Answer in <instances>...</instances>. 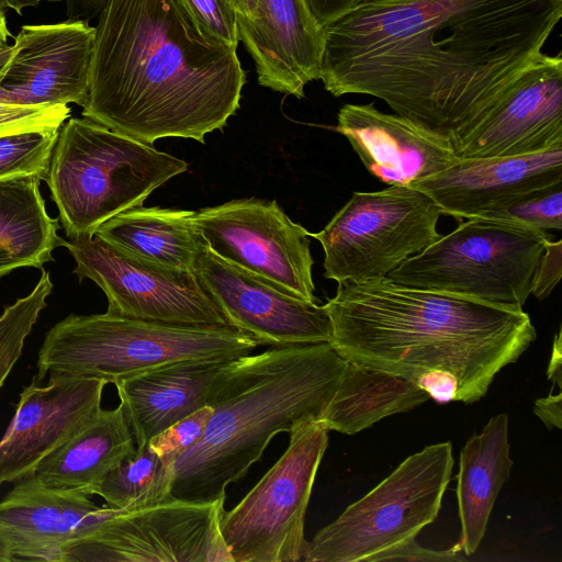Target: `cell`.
<instances>
[{"mask_svg":"<svg viewBox=\"0 0 562 562\" xmlns=\"http://www.w3.org/2000/svg\"><path fill=\"white\" fill-rule=\"evenodd\" d=\"M562 0L363 1L324 27L319 79L369 94L451 142L541 54Z\"/></svg>","mask_w":562,"mask_h":562,"instance_id":"6da1fadb","label":"cell"},{"mask_svg":"<svg viewBox=\"0 0 562 562\" xmlns=\"http://www.w3.org/2000/svg\"><path fill=\"white\" fill-rule=\"evenodd\" d=\"M236 49L181 0H106L81 115L147 145L166 137L203 144L239 109L246 72Z\"/></svg>","mask_w":562,"mask_h":562,"instance_id":"7a4b0ae2","label":"cell"},{"mask_svg":"<svg viewBox=\"0 0 562 562\" xmlns=\"http://www.w3.org/2000/svg\"><path fill=\"white\" fill-rule=\"evenodd\" d=\"M324 307L346 360L415 382L449 374L459 401L483 397L495 375L537 338L522 307L402 285L389 278L338 283Z\"/></svg>","mask_w":562,"mask_h":562,"instance_id":"3957f363","label":"cell"},{"mask_svg":"<svg viewBox=\"0 0 562 562\" xmlns=\"http://www.w3.org/2000/svg\"><path fill=\"white\" fill-rule=\"evenodd\" d=\"M347 364L330 342L270 347L224 362L207 391L212 415L203 438L172 463L171 496L226 497L276 435L319 418Z\"/></svg>","mask_w":562,"mask_h":562,"instance_id":"277c9868","label":"cell"},{"mask_svg":"<svg viewBox=\"0 0 562 562\" xmlns=\"http://www.w3.org/2000/svg\"><path fill=\"white\" fill-rule=\"evenodd\" d=\"M259 342L229 325H178L104 314H70L46 333L34 380L49 374L116 383L181 361H229Z\"/></svg>","mask_w":562,"mask_h":562,"instance_id":"5b68a950","label":"cell"},{"mask_svg":"<svg viewBox=\"0 0 562 562\" xmlns=\"http://www.w3.org/2000/svg\"><path fill=\"white\" fill-rule=\"evenodd\" d=\"M189 165L87 117L60 127L46 176L67 237L94 235Z\"/></svg>","mask_w":562,"mask_h":562,"instance_id":"8992f818","label":"cell"},{"mask_svg":"<svg viewBox=\"0 0 562 562\" xmlns=\"http://www.w3.org/2000/svg\"><path fill=\"white\" fill-rule=\"evenodd\" d=\"M547 232L469 218L386 278L417 289L522 307Z\"/></svg>","mask_w":562,"mask_h":562,"instance_id":"52a82bcc","label":"cell"},{"mask_svg":"<svg viewBox=\"0 0 562 562\" xmlns=\"http://www.w3.org/2000/svg\"><path fill=\"white\" fill-rule=\"evenodd\" d=\"M450 441L407 457L363 497L307 541L305 562H372L415 539L438 516L453 468Z\"/></svg>","mask_w":562,"mask_h":562,"instance_id":"ba28073f","label":"cell"},{"mask_svg":"<svg viewBox=\"0 0 562 562\" xmlns=\"http://www.w3.org/2000/svg\"><path fill=\"white\" fill-rule=\"evenodd\" d=\"M439 206L409 186L353 192L318 233L324 276L337 283L387 277L402 262L441 237Z\"/></svg>","mask_w":562,"mask_h":562,"instance_id":"9c48e42d","label":"cell"},{"mask_svg":"<svg viewBox=\"0 0 562 562\" xmlns=\"http://www.w3.org/2000/svg\"><path fill=\"white\" fill-rule=\"evenodd\" d=\"M289 446L232 509L220 530L233 562H297L307 540L305 514L328 430L314 419L289 431Z\"/></svg>","mask_w":562,"mask_h":562,"instance_id":"30bf717a","label":"cell"},{"mask_svg":"<svg viewBox=\"0 0 562 562\" xmlns=\"http://www.w3.org/2000/svg\"><path fill=\"white\" fill-rule=\"evenodd\" d=\"M74 273L92 280L108 299L106 313L178 325H228L194 272L120 250L95 235L67 240Z\"/></svg>","mask_w":562,"mask_h":562,"instance_id":"8fae6325","label":"cell"},{"mask_svg":"<svg viewBox=\"0 0 562 562\" xmlns=\"http://www.w3.org/2000/svg\"><path fill=\"white\" fill-rule=\"evenodd\" d=\"M225 498L171 497L123 512L68 551L64 562H233L220 530Z\"/></svg>","mask_w":562,"mask_h":562,"instance_id":"7c38bea8","label":"cell"},{"mask_svg":"<svg viewBox=\"0 0 562 562\" xmlns=\"http://www.w3.org/2000/svg\"><path fill=\"white\" fill-rule=\"evenodd\" d=\"M192 220L210 249L288 292L316 303L310 232L276 201L233 200L193 211Z\"/></svg>","mask_w":562,"mask_h":562,"instance_id":"4fadbf2b","label":"cell"},{"mask_svg":"<svg viewBox=\"0 0 562 562\" xmlns=\"http://www.w3.org/2000/svg\"><path fill=\"white\" fill-rule=\"evenodd\" d=\"M193 272L227 324L260 346L330 342L333 328L324 305L307 302L222 259L204 238Z\"/></svg>","mask_w":562,"mask_h":562,"instance_id":"5bb4252c","label":"cell"},{"mask_svg":"<svg viewBox=\"0 0 562 562\" xmlns=\"http://www.w3.org/2000/svg\"><path fill=\"white\" fill-rule=\"evenodd\" d=\"M458 159L531 155L562 145V58L541 53L467 135Z\"/></svg>","mask_w":562,"mask_h":562,"instance_id":"9a60e30c","label":"cell"},{"mask_svg":"<svg viewBox=\"0 0 562 562\" xmlns=\"http://www.w3.org/2000/svg\"><path fill=\"white\" fill-rule=\"evenodd\" d=\"M94 37L95 26L85 20L24 24L0 70V103L82 108Z\"/></svg>","mask_w":562,"mask_h":562,"instance_id":"2e32d148","label":"cell"},{"mask_svg":"<svg viewBox=\"0 0 562 562\" xmlns=\"http://www.w3.org/2000/svg\"><path fill=\"white\" fill-rule=\"evenodd\" d=\"M106 381L92 376L49 374L33 379L19 396L12 420L0 439V485L16 482L69 440L102 409Z\"/></svg>","mask_w":562,"mask_h":562,"instance_id":"e0dca14e","label":"cell"},{"mask_svg":"<svg viewBox=\"0 0 562 562\" xmlns=\"http://www.w3.org/2000/svg\"><path fill=\"white\" fill-rule=\"evenodd\" d=\"M90 495L42 484L34 473L16 481L0 501V528L13 560L63 562L103 522L127 512L97 506Z\"/></svg>","mask_w":562,"mask_h":562,"instance_id":"ac0fdd59","label":"cell"},{"mask_svg":"<svg viewBox=\"0 0 562 562\" xmlns=\"http://www.w3.org/2000/svg\"><path fill=\"white\" fill-rule=\"evenodd\" d=\"M239 41L252 57L258 83L297 99L319 79L324 27L305 0H258L251 19L237 16Z\"/></svg>","mask_w":562,"mask_h":562,"instance_id":"d6986e66","label":"cell"},{"mask_svg":"<svg viewBox=\"0 0 562 562\" xmlns=\"http://www.w3.org/2000/svg\"><path fill=\"white\" fill-rule=\"evenodd\" d=\"M335 130L347 138L373 177L387 186H409L458 158L450 139L373 103L345 104Z\"/></svg>","mask_w":562,"mask_h":562,"instance_id":"ffe728a7","label":"cell"},{"mask_svg":"<svg viewBox=\"0 0 562 562\" xmlns=\"http://www.w3.org/2000/svg\"><path fill=\"white\" fill-rule=\"evenodd\" d=\"M562 181V145L513 157L457 159L409 187L428 195L445 215L469 220L516 193Z\"/></svg>","mask_w":562,"mask_h":562,"instance_id":"44dd1931","label":"cell"},{"mask_svg":"<svg viewBox=\"0 0 562 562\" xmlns=\"http://www.w3.org/2000/svg\"><path fill=\"white\" fill-rule=\"evenodd\" d=\"M226 361H181L147 370L114 385L136 449L206 405L210 385Z\"/></svg>","mask_w":562,"mask_h":562,"instance_id":"7402d4cb","label":"cell"},{"mask_svg":"<svg viewBox=\"0 0 562 562\" xmlns=\"http://www.w3.org/2000/svg\"><path fill=\"white\" fill-rule=\"evenodd\" d=\"M508 415L492 417L460 452L457 501L461 522L458 542L467 555L480 547L498 493L510 476Z\"/></svg>","mask_w":562,"mask_h":562,"instance_id":"603a6c76","label":"cell"},{"mask_svg":"<svg viewBox=\"0 0 562 562\" xmlns=\"http://www.w3.org/2000/svg\"><path fill=\"white\" fill-rule=\"evenodd\" d=\"M136 445L121 404L101 409L99 415L46 457L34 470L44 485L78 490L92 496V490L125 459L134 457Z\"/></svg>","mask_w":562,"mask_h":562,"instance_id":"cb8c5ba5","label":"cell"},{"mask_svg":"<svg viewBox=\"0 0 562 562\" xmlns=\"http://www.w3.org/2000/svg\"><path fill=\"white\" fill-rule=\"evenodd\" d=\"M34 175L0 180V278L22 267L42 269L67 240L58 236Z\"/></svg>","mask_w":562,"mask_h":562,"instance_id":"d4e9b609","label":"cell"},{"mask_svg":"<svg viewBox=\"0 0 562 562\" xmlns=\"http://www.w3.org/2000/svg\"><path fill=\"white\" fill-rule=\"evenodd\" d=\"M192 214L187 210L136 206L104 222L94 235L134 256L193 272L203 237Z\"/></svg>","mask_w":562,"mask_h":562,"instance_id":"484cf974","label":"cell"},{"mask_svg":"<svg viewBox=\"0 0 562 562\" xmlns=\"http://www.w3.org/2000/svg\"><path fill=\"white\" fill-rule=\"evenodd\" d=\"M430 397L415 382L348 361L337 389L317 419L328 431L355 435Z\"/></svg>","mask_w":562,"mask_h":562,"instance_id":"4316f807","label":"cell"},{"mask_svg":"<svg viewBox=\"0 0 562 562\" xmlns=\"http://www.w3.org/2000/svg\"><path fill=\"white\" fill-rule=\"evenodd\" d=\"M172 481V464L145 445L110 471L92 490V495L102 497L111 508L138 510L171 498Z\"/></svg>","mask_w":562,"mask_h":562,"instance_id":"83f0119b","label":"cell"},{"mask_svg":"<svg viewBox=\"0 0 562 562\" xmlns=\"http://www.w3.org/2000/svg\"><path fill=\"white\" fill-rule=\"evenodd\" d=\"M540 232L562 228V181L505 198L476 217Z\"/></svg>","mask_w":562,"mask_h":562,"instance_id":"f1b7e54d","label":"cell"},{"mask_svg":"<svg viewBox=\"0 0 562 562\" xmlns=\"http://www.w3.org/2000/svg\"><path fill=\"white\" fill-rule=\"evenodd\" d=\"M52 290L49 272L43 270L32 292L4 307L0 315V389L18 363Z\"/></svg>","mask_w":562,"mask_h":562,"instance_id":"f546056e","label":"cell"},{"mask_svg":"<svg viewBox=\"0 0 562 562\" xmlns=\"http://www.w3.org/2000/svg\"><path fill=\"white\" fill-rule=\"evenodd\" d=\"M59 130H34L0 137V180L34 175L45 180Z\"/></svg>","mask_w":562,"mask_h":562,"instance_id":"4dcf8cb0","label":"cell"},{"mask_svg":"<svg viewBox=\"0 0 562 562\" xmlns=\"http://www.w3.org/2000/svg\"><path fill=\"white\" fill-rule=\"evenodd\" d=\"M211 415L210 406L201 407L150 438L147 442L149 449L167 463L172 464L201 441Z\"/></svg>","mask_w":562,"mask_h":562,"instance_id":"1f68e13d","label":"cell"},{"mask_svg":"<svg viewBox=\"0 0 562 562\" xmlns=\"http://www.w3.org/2000/svg\"><path fill=\"white\" fill-rule=\"evenodd\" d=\"M68 104L19 105L0 103V137L34 130H60L70 117Z\"/></svg>","mask_w":562,"mask_h":562,"instance_id":"d6a6232c","label":"cell"},{"mask_svg":"<svg viewBox=\"0 0 562 562\" xmlns=\"http://www.w3.org/2000/svg\"><path fill=\"white\" fill-rule=\"evenodd\" d=\"M195 21L212 36L237 48V14L227 0H181Z\"/></svg>","mask_w":562,"mask_h":562,"instance_id":"836d02e7","label":"cell"},{"mask_svg":"<svg viewBox=\"0 0 562 562\" xmlns=\"http://www.w3.org/2000/svg\"><path fill=\"white\" fill-rule=\"evenodd\" d=\"M562 273V240L548 239L535 268L530 294L546 299L558 284Z\"/></svg>","mask_w":562,"mask_h":562,"instance_id":"e575fe53","label":"cell"},{"mask_svg":"<svg viewBox=\"0 0 562 562\" xmlns=\"http://www.w3.org/2000/svg\"><path fill=\"white\" fill-rule=\"evenodd\" d=\"M461 551L457 543L448 550H431L419 546L415 539L404 541L378 555L372 562L378 561H424V562H458L463 561L459 555Z\"/></svg>","mask_w":562,"mask_h":562,"instance_id":"d590c367","label":"cell"},{"mask_svg":"<svg viewBox=\"0 0 562 562\" xmlns=\"http://www.w3.org/2000/svg\"><path fill=\"white\" fill-rule=\"evenodd\" d=\"M312 14L323 26H327L357 8L362 0H305Z\"/></svg>","mask_w":562,"mask_h":562,"instance_id":"8d00e7d4","label":"cell"},{"mask_svg":"<svg viewBox=\"0 0 562 562\" xmlns=\"http://www.w3.org/2000/svg\"><path fill=\"white\" fill-rule=\"evenodd\" d=\"M533 413L542 420L548 428L562 427V394L549 393L547 397L538 398L533 405Z\"/></svg>","mask_w":562,"mask_h":562,"instance_id":"74e56055","label":"cell"},{"mask_svg":"<svg viewBox=\"0 0 562 562\" xmlns=\"http://www.w3.org/2000/svg\"><path fill=\"white\" fill-rule=\"evenodd\" d=\"M562 341H561V330L555 335L552 345V352L549 361V366L547 369L548 379L552 382L553 385H557L559 389L562 386Z\"/></svg>","mask_w":562,"mask_h":562,"instance_id":"f35d334b","label":"cell"},{"mask_svg":"<svg viewBox=\"0 0 562 562\" xmlns=\"http://www.w3.org/2000/svg\"><path fill=\"white\" fill-rule=\"evenodd\" d=\"M64 0H0L5 9H10L18 14H22L26 8L40 5L42 2H60Z\"/></svg>","mask_w":562,"mask_h":562,"instance_id":"ab89813d","label":"cell"},{"mask_svg":"<svg viewBox=\"0 0 562 562\" xmlns=\"http://www.w3.org/2000/svg\"><path fill=\"white\" fill-rule=\"evenodd\" d=\"M234 10L236 11L237 16L244 19H251L255 15L257 1L258 0H227Z\"/></svg>","mask_w":562,"mask_h":562,"instance_id":"60d3db41","label":"cell"},{"mask_svg":"<svg viewBox=\"0 0 562 562\" xmlns=\"http://www.w3.org/2000/svg\"><path fill=\"white\" fill-rule=\"evenodd\" d=\"M12 34L9 30L7 16H5V8L0 2V48L8 46V38L11 37Z\"/></svg>","mask_w":562,"mask_h":562,"instance_id":"b9f144b4","label":"cell"},{"mask_svg":"<svg viewBox=\"0 0 562 562\" xmlns=\"http://www.w3.org/2000/svg\"><path fill=\"white\" fill-rule=\"evenodd\" d=\"M13 560L11 546L4 532L0 528V562H11Z\"/></svg>","mask_w":562,"mask_h":562,"instance_id":"7bdbcfd3","label":"cell"},{"mask_svg":"<svg viewBox=\"0 0 562 562\" xmlns=\"http://www.w3.org/2000/svg\"><path fill=\"white\" fill-rule=\"evenodd\" d=\"M12 53V47L10 45L0 48V70L7 64Z\"/></svg>","mask_w":562,"mask_h":562,"instance_id":"ee69618b","label":"cell"},{"mask_svg":"<svg viewBox=\"0 0 562 562\" xmlns=\"http://www.w3.org/2000/svg\"><path fill=\"white\" fill-rule=\"evenodd\" d=\"M363 1H382V0H362V2H363Z\"/></svg>","mask_w":562,"mask_h":562,"instance_id":"f6af8a7d","label":"cell"}]
</instances>
